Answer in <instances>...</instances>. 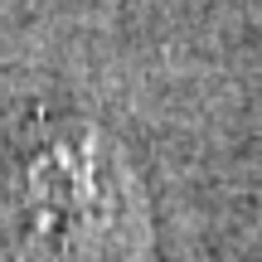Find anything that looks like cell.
Here are the masks:
<instances>
[{"instance_id":"obj_1","label":"cell","mask_w":262,"mask_h":262,"mask_svg":"<svg viewBox=\"0 0 262 262\" xmlns=\"http://www.w3.org/2000/svg\"><path fill=\"white\" fill-rule=\"evenodd\" d=\"M97 141L54 146L15 185V262H131L141 248L136 199Z\"/></svg>"}]
</instances>
